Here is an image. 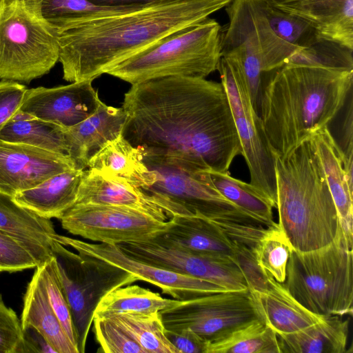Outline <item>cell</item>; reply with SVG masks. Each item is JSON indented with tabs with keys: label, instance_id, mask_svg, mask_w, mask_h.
I'll return each mask as SVG.
<instances>
[{
	"label": "cell",
	"instance_id": "1",
	"mask_svg": "<svg viewBox=\"0 0 353 353\" xmlns=\"http://www.w3.org/2000/svg\"><path fill=\"white\" fill-rule=\"evenodd\" d=\"M123 137L143 155L191 171L228 172L241 143L223 85L174 76L132 85Z\"/></svg>",
	"mask_w": 353,
	"mask_h": 353
},
{
	"label": "cell",
	"instance_id": "2",
	"mask_svg": "<svg viewBox=\"0 0 353 353\" xmlns=\"http://www.w3.org/2000/svg\"><path fill=\"white\" fill-rule=\"evenodd\" d=\"M231 1L158 0L114 14L48 19L56 31L63 78L70 83L93 81Z\"/></svg>",
	"mask_w": 353,
	"mask_h": 353
},
{
	"label": "cell",
	"instance_id": "3",
	"mask_svg": "<svg viewBox=\"0 0 353 353\" xmlns=\"http://www.w3.org/2000/svg\"><path fill=\"white\" fill-rule=\"evenodd\" d=\"M271 72L259 114L273 155L283 158L328 127L352 92L353 71L285 65Z\"/></svg>",
	"mask_w": 353,
	"mask_h": 353
},
{
	"label": "cell",
	"instance_id": "4",
	"mask_svg": "<svg viewBox=\"0 0 353 353\" xmlns=\"http://www.w3.org/2000/svg\"><path fill=\"white\" fill-rule=\"evenodd\" d=\"M277 223L292 250L327 245L341 229L322 165L310 139L283 158L274 156Z\"/></svg>",
	"mask_w": 353,
	"mask_h": 353
},
{
	"label": "cell",
	"instance_id": "5",
	"mask_svg": "<svg viewBox=\"0 0 353 353\" xmlns=\"http://www.w3.org/2000/svg\"><path fill=\"white\" fill-rule=\"evenodd\" d=\"M221 36L222 26L208 17L167 36L105 74L131 85L174 76L205 78L217 70Z\"/></svg>",
	"mask_w": 353,
	"mask_h": 353
},
{
	"label": "cell",
	"instance_id": "6",
	"mask_svg": "<svg viewBox=\"0 0 353 353\" xmlns=\"http://www.w3.org/2000/svg\"><path fill=\"white\" fill-rule=\"evenodd\" d=\"M353 250L342 229L326 246L305 252L292 250L284 285L304 307L321 316L353 313Z\"/></svg>",
	"mask_w": 353,
	"mask_h": 353
},
{
	"label": "cell",
	"instance_id": "7",
	"mask_svg": "<svg viewBox=\"0 0 353 353\" xmlns=\"http://www.w3.org/2000/svg\"><path fill=\"white\" fill-rule=\"evenodd\" d=\"M54 26L41 0H0V79L30 83L59 61Z\"/></svg>",
	"mask_w": 353,
	"mask_h": 353
},
{
	"label": "cell",
	"instance_id": "8",
	"mask_svg": "<svg viewBox=\"0 0 353 353\" xmlns=\"http://www.w3.org/2000/svg\"><path fill=\"white\" fill-rule=\"evenodd\" d=\"M51 248L70 309L77 347L79 353H84L94 311L99 302L114 289L139 279L120 268L75 254L54 240Z\"/></svg>",
	"mask_w": 353,
	"mask_h": 353
},
{
	"label": "cell",
	"instance_id": "9",
	"mask_svg": "<svg viewBox=\"0 0 353 353\" xmlns=\"http://www.w3.org/2000/svg\"><path fill=\"white\" fill-rule=\"evenodd\" d=\"M217 70L229 99L241 143V155L245 159L250 175V184L275 208L274 157L259 114L252 105L246 79L237 65L222 57Z\"/></svg>",
	"mask_w": 353,
	"mask_h": 353
},
{
	"label": "cell",
	"instance_id": "10",
	"mask_svg": "<svg viewBox=\"0 0 353 353\" xmlns=\"http://www.w3.org/2000/svg\"><path fill=\"white\" fill-rule=\"evenodd\" d=\"M143 161L155 175L154 183L142 189L144 191L210 221L262 225L223 196L212 183L207 170H188L152 156L143 155Z\"/></svg>",
	"mask_w": 353,
	"mask_h": 353
},
{
	"label": "cell",
	"instance_id": "11",
	"mask_svg": "<svg viewBox=\"0 0 353 353\" xmlns=\"http://www.w3.org/2000/svg\"><path fill=\"white\" fill-rule=\"evenodd\" d=\"M159 312L165 330L188 328L209 342L243 323L263 320L249 289L181 301L176 306Z\"/></svg>",
	"mask_w": 353,
	"mask_h": 353
},
{
	"label": "cell",
	"instance_id": "12",
	"mask_svg": "<svg viewBox=\"0 0 353 353\" xmlns=\"http://www.w3.org/2000/svg\"><path fill=\"white\" fill-rule=\"evenodd\" d=\"M59 220L72 234L114 245L152 239L168 224L133 208L94 204H74Z\"/></svg>",
	"mask_w": 353,
	"mask_h": 353
},
{
	"label": "cell",
	"instance_id": "13",
	"mask_svg": "<svg viewBox=\"0 0 353 353\" xmlns=\"http://www.w3.org/2000/svg\"><path fill=\"white\" fill-rule=\"evenodd\" d=\"M128 256L159 268L214 283L228 291L248 289L245 278L232 261L203 256L177 248L159 236L117 245Z\"/></svg>",
	"mask_w": 353,
	"mask_h": 353
},
{
	"label": "cell",
	"instance_id": "14",
	"mask_svg": "<svg viewBox=\"0 0 353 353\" xmlns=\"http://www.w3.org/2000/svg\"><path fill=\"white\" fill-rule=\"evenodd\" d=\"M53 239L77 253L94 258L133 274L139 280L152 283L163 293L179 301H188L210 294L228 291L202 279L185 276L144 263L125 254L117 245L92 243L56 234Z\"/></svg>",
	"mask_w": 353,
	"mask_h": 353
},
{
	"label": "cell",
	"instance_id": "15",
	"mask_svg": "<svg viewBox=\"0 0 353 353\" xmlns=\"http://www.w3.org/2000/svg\"><path fill=\"white\" fill-rule=\"evenodd\" d=\"M74 204L127 207L161 221L175 215H192L170 200L145 192L123 178L90 169L83 171Z\"/></svg>",
	"mask_w": 353,
	"mask_h": 353
},
{
	"label": "cell",
	"instance_id": "16",
	"mask_svg": "<svg viewBox=\"0 0 353 353\" xmlns=\"http://www.w3.org/2000/svg\"><path fill=\"white\" fill-rule=\"evenodd\" d=\"M72 169L66 156L0 139V194L12 197L47 179Z\"/></svg>",
	"mask_w": 353,
	"mask_h": 353
},
{
	"label": "cell",
	"instance_id": "17",
	"mask_svg": "<svg viewBox=\"0 0 353 353\" xmlns=\"http://www.w3.org/2000/svg\"><path fill=\"white\" fill-rule=\"evenodd\" d=\"M92 82L28 89L19 112L64 128L74 126L94 114L101 102Z\"/></svg>",
	"mask_w": 353,
	"mask_h": 353
},
{
	"label": "cell",
	"instance_id": "18",
	"mask_svg": "<svg viewBox=\"0 0 353 353\" xmlns=\"http://www.w3.org/2000/svg\"><path fill=\"white\" fill-rule=\"evenodd\" d=\"M225 9L229 19L225 28L251 41L261 54L264 73L283 66L297 50L274 32L264 12L262 0H232Z\"/></svg>",
	"mask_w": 353,
	"mask_h": 353
},
{
	"label": "cell",
	"instance_id": "19",
	"mask_svg": "<svg viewBox=\"0 0 353 353\" xmlns=\"http://www.w3.org/2000/svg\"><path fill=\"white\" fill-rule=\"evenodd\" d=\"M168 243L203 256L236 263L238 245L214 221L196 215H175L157 235Z\"/></svg>",
	"mask_w": 353,
	"mask_h": 353
},
{
	"label": "cell",
	"instance_id": "20",
	"mask_svg": "<svg viewBox=\"0 0 353 353\" xmlns=\"http://www.w3.org/2000/svg\"><path fill=\"white\" fill-rule=\"evenodd\" d=\"M300 17L322 39L353 50V0H268Z\"/></svg>",
	"mask_w": 353,
	"mask_h": 353
},
{
	"label": "cell",
	"instance_id": "21",
	"mask_svg": "<svg viewBox=\"0 0 353 353\" xmlns=\"http://www.w3.org/2000/svg\"><path fill=\"white\" fill-rule=\"evenodd\" d=\"M125 119L126 114L122 107L109 106L101 101L94 114L65 128L68 157L76 169L88 168L90 160L121 133Z\"/></svg>",
	"mask_w": 353,
	"mask_h": 353
},
{
	"label": "cell",
	"instance_id": "22",
	"mask_svg": "<svg viewBox=\"0 0 353 353\" xmlns=\"http://www.w3.org/2000/svg\"><path fill=\"white\" fill-rule=\"evenodd\" d=\"M310 140L322 165L346 241L353 248V188L347 181L342 151L328 127Z\"/></svg>",
	"mask_w": 353,
	"mask_h": 353
},
{
	"label": "cell",
	"instance_id": "23",
	"mask_svg": "<svg viewBox=\"0 0 353 353\" xmlns=\"http://www.w3.org/2000/svg\"><path fill=\"white\" fill-rule=\"evenodd\" d=\"M250 291L263 319L276 334L297 332L325 316L307 310L289 292L283 283L276 281L270 274L264 290Z\"/></svg>",
	"mask_w": 353,
	"mask_h": 353
},
{
	"label": "cell",
	"instance_id": "24",
	"mask_svg": "<svg viewBox=\"0 0 353 353\" xmlns=\"http://www.w3.org/2000/svg\"><path fill=\"white\" fill-rule=\"evenodd\" d=\"M0 230L25 244L39 263L53 256L52 244L56 233L50 219L43 218L0 194Z\"/></svg>",
	"mask_w": 353,
	"mask_h": 353
},
{
	"label": "cell",
	"instance_id": "25",
	"mask_svg": "<svg viewBox=\"0 0 353 353\" xmlns=\"http://www.w3.org/2000/svg\"><path fill=\"white\" fill-rule=\"evenodd\" d=\"M83 171L72 169L55 174L12 199L43 218L60 219L76 202Z\"/></svg>",
	"mask_w": 353,
	"mask_h": 353
},
{
	"label": "cell",
	"instance_id": "26",
	"mask_svg": "<svg viewBox=\"0 0 353 353\" xmlns=\"http://www.w3.org/2000/svg\"><path fill=\"white\" fill-rule=\"evenodd\" d=\"M21 324L22 329L32 327L37 330L57 353H79L49 302L39 266L36 267L23 297Z\"/></svg>",
	"mask_w": 353,
	"mask_h": 353
},
{
	"label": "cell",
	"instance_id": "27",
	"mask_svg": "<svg viewBox=\"0 0 353 353\" xmlns=\"http://www.w3.org/2000/svg\"><path fill=\"white\" fill-rule=\"evenodd\" d=\"M336 315L290 334H276L280 353H345L349 320Z\"/></svg>",
	"mask_w": 353,
	"mask_h": 353
},
{
	"label": "cell",
	"instance_id": "28",
	"mask_svg": "<svg viewBox=\"0 0 353 353\" xmlns=\"http://www.w3.org/2000/svg\"><path fill=\"white\" fill-rule=\"evenodd\" d=\"M88 168L123 178L141 189L155 181L154 174L143 161L141 150L131 145L121 133L90 160Z\"/></svg>",
	"mask_w": 353,
	"mask_h": 353
},
{
	"label": "cell",
	"instance_id": "29",
	"mask_svg": "<svg viewBox=\"0 0 353 353\" xmlns=\"http://www.w3.org/2000/svg\"><path fill=\"white\" fill-rule=\"evenodd\" d=\"M0 139L68 157L65 128L21 112L4 125L0 131Z\"/></svg>",
	"mask_w": 353,
	"mask_h": 353
},
{
	"label": "cell",
	"instance_id": "30",
	"mask_svg": "<svg viewBox=\"0 0 353 353\" xmlns=\"http://www.w3.org/2000/svg\"><path fill=\"white\" fill-rule=\"evenodd\" d=\"M206 353H280V349L275 332L256 319L209 342Z\"/></svg>",
	"mask_w": 353,
	"mask_h": 353
},
{
	"label": "cell",
	"instance_id": "31",
	"mask_svg": "<svg viewBox=\"0 0 353 353\" xmlns=\"http://www.w3.org/2000/svg\"><path fill=\"white\" fill-rule=\"evenodd\" d=\"M100 316L105 317L121 328L147 353H179L165 335V328L159 312H119Z\"/></svg>",
	"mask_w": 353,
	"mask_h": 353
},
{
	"label": "cell",
	"instance_id": "32",
	"mask_svg": "<svg viewBox=\"0 0 353 353\" xmlns=\"http://www.w3.org/2000/svg\"><path fill=\"white\" fill-rule=\"evenodd\" d=\"M181 301L163 298L149 289L130 284L119 287L106 294L99 302L94 315L111 313H152L172 308Z\"/></svg>",
	"mask_w": 353,
	"mask_h": 353
},
{
	"label": "cell",
	"instance_id": "33",
	"mask_svg": "<svg viewBox=\"0 0 353 353\" xmlns=\"http://www.w3.org/2000/svg\"><path fill=\"white\" fill-rule=\"evenodd\" d=\"M207 172L213 185L230 201L257 219L265 227L276 223L271 203L250 183L232 177L228 172L207 170Z\"/></svg>",
	"mask_w": 353,
	"mask_h": 353
},
{
	"label": "cell",
	"instance_id": "34",
	"mask_svg": "<svg viewBox=\"0 0 353 353\" xmlns=\"http://www.w3.org/2000/svg\"><path fill=\"white\" fill-rule=\"evenodd\" d=\"M292 250L290 243L277 223L265 227L252 250L259 268L276 281L283 283L286 267Z\"/></svg>",
	"mask_w": 353,
	"mask_h": 353
},
{
	"label": "cell",
	"instance_id": "35",
	"mask_svg": "<svg viewBox=\"0 0 353 353\" xmlns=\"http://www.w3.org/2000/svg\"><path fill=\"white\" fill-rule=\"evenodd\" d=\"M352 51L336 42L319 38L311 46L296 50L285 65L353 71Z\"/></svg>",
	"mask_w": 353,
	"mask_h": 353
},
{
	"label": "cell",
	"instance_id": "36",
	"mask_svg": "<svg viewBox=\"0 0 353 353\" xmlns=\"http://www.w3.org/2000/svg\"><path fill=\"white\" fill-rule=\"evenodd\" d=\"M262 6L276 35L295 48L308 47L321 38L315 30L300 17L275 8L268 0H262Z\"/></svg>",
	"mask_w": 353,
	"mask_h": 353
},
{
	"label": "cell",
	"instance_id": "37",
	"mask_svg": "<svg viewBox=\"0 0 353 353\" xmlns=\"http://www.w3.org/2000/svg\"><path fill=\"white\" fill-rule=\"evenodd\" d=\"M39 267L49 302L70 341L77 347L71 312L63 290L55 257L52 256Z\"/></svg>",
	"mask_w": 353,
	"mask_h": 353
},
{
	"label": "cell",
	"instance_id": "38",
	"mask_svg": "<svg viewBox=\"0 0 353 353\" xmlns=\"http://www.w3.org/2000/svg\"><path fill=\"white\" fill-rule=\"evenodd\" d=\"M41 6L42 14L48 19L110 14L137 6H100L89 0H41Z\"/></svg>",
	"mask_w": 353,
	"mask_h": 353
},
{
	"label": "cell",
	"instance_id": "39",
	"mask_svg": "<svg viewBox=\"0 0 353 353\" xmlns=\"http://www.w3.org/2000/svg\"><path fill=\"white\" fill-rule=\"evenodd\" d=\"M93 332L105 353H147L128 334L103 316H94Z\"/></svg>",
	"mask_w": 353,
	"mask_h": 353
},
{
	"label": "cell",
	"instance_id": "40",
	"mask_svg": "<svg viewBox=\"0 0 353 353\" xmlns=\"http://www.w3.org/2000/svg\"><path fill=\"white\" fill-rule=\"evenodd\" d=\"M37 266V260L25 244L0 230V272H19Z\"/></svg>",
	"mask_w": 353,
	"mask_h": 353
},
{
	"label": "cell",
	"instance_id": "41",
	"mask_svg": "<svg viewBox=\"0 0 353 353\" xmlns=\"http://www.w3.org/2000/svg\"><path fill=\"white\" fill-rule=\"evenodd\" d=\"M22 341L21 321L14 311L4 304L0 295V353L19 352Z\"/></svg>",
	"mask_w": 353,
	"mask_h": 353
},
{
	"label": "cell",
	"instance_id": "42",
	"mask_svg": "<svg viewBox=\"0 0 353 353\" xmlns=\"http://www.w3.org/2000/svg\"><path fill=\"white\" fill-rule=\"evenodd\" d=\"M27 90L17 81H0V131L19 112Z\"/></svg>",
	"mask_w": 353,
	"mask_h": 353
},
{
	"label": "cell",
	"instance_id": "43",
	"mask_svg": "<svg viewBox=\"0 0 353 353\" xmlns=\"http://www.w3.org/2000/svg\"><path fill=\"white\" fill-rule=\"evenodd\" d=\"M165 333L179 353H206L209 341L190 329L165 330Z\"/></svg>",
	"mask_w": 353,
	"mask_h": 353
},
{
	"label": "cell",
	"instance_id": "44",
	"mask_svg": "<svg viewBox=\"0 0 353 353\" xmlns=\"http://www.w3.org/2000/svg\"><path fill=\"white\" fill-rule=\"evenodd\" d=\"M23 330V341L19 352L57 353L48 341L32 327Z\"/></svg>",
	"mask_w": 353,
	"mask_h": 353
},
{
	"label": "cell",
	"instance_id": "45",
	"mask_svg": "<svg viewBox=\"0 0 353 353\" xmlns=\"http://www.w3.org/2000/svg\"><path fill=\"white\" fill-rule=\"evenodd\" d=\"M91 2L108 6H141L158 0H89Z\"/></svg>",
	"mask_w": 353,
	"mask_h": 353
}]
</instances>
